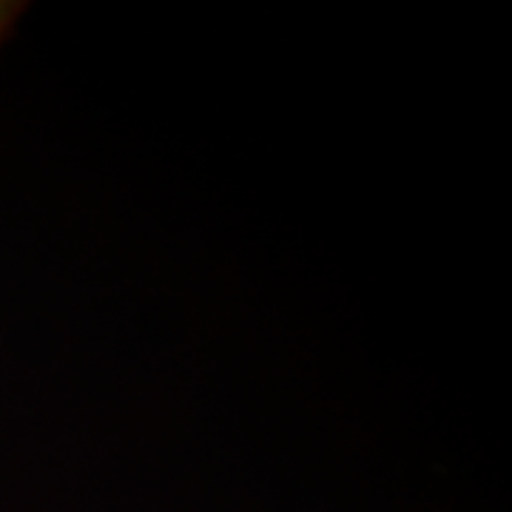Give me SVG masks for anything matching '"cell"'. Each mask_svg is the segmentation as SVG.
<instances>
[{"label":"cell","instance_id":"cell-1","mask_svg":"<svg viewBox=\"0 0 512 512\" xmlns=\"http://www.w3.org/2000/svg\"><path fill=\"white\" fill-rule=\"evenodd\" d=\"M23 12H26V3H18V0H0V46H3V40L9 37V32L15 29V23H18Z\"/></svg>","mask_w":512,"mask_h":512}]
</instances>
